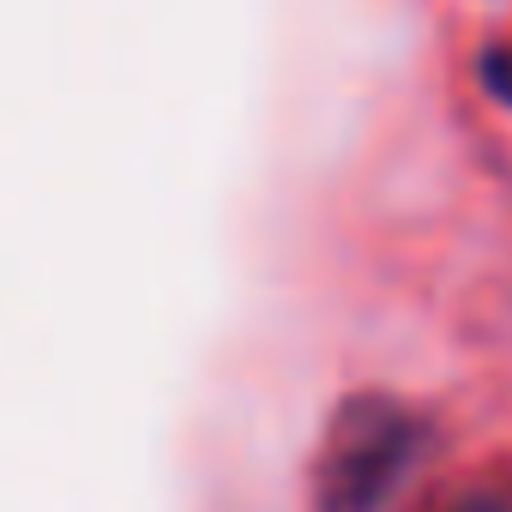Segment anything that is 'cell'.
<instances>
[{
  "instance_id": "cell-1",
  "label": "cell",
  "mask_w": 512,
  "mask_h": 512,
  "mask_svg": "<svg viewBox=\"0 0 512 512\" xmlns=\"http://www.w3.org/2000/svg\"><path fill=\"white\" fill-rule=\"evenodd\" d=\"M422 440L428 428L404 398H386V392L344 398L314 452V506L320 512H380L398 494V482L410 476Z\"/></svg>"
},
{
  "instance_id": "cell-2",
  "label": "cell",
  "mask_w": 512,
  "mask_h": 512,
  "mask_svg": "<svg viewBox=\"0 0 512 512\" xmlns=\"http://www.w3.org/2000/svg\"><path fill=\"white\" fill-rule=\"evenodd\" d=\"M446 512H512V482H506V476H482V482H470L464 494H452Z\"/></svg>"
},
{
  "instance_id": "cell-3",
  "label": "cell",
  "mask_w": 512,
  "mask_h": 512,
  "mask_svg": "<svg viewBox=\"0 0 512 512\" xmlns=\"http://www.w3.org/2000/svg\"><path fill=\"white\" fill-rule=\"evenodd\" d=\"M482 85L500 97V103H512V43L506 49H488L482 55Z\"/></svg>"
}]
</instances>
